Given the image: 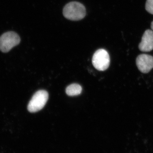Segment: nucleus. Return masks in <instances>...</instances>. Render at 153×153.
<instances>
[{
  "mask_svg": "<svg viewBox=\"0 0 153 153\" xmlns=\"http://www.w3.org/2000/svg\"><path fill=\"white\" fill-rule=\"evenodd\" d=\"M136 63L142 73H149L153 68V57L146 54H141L137 57Z\"/></svg>",
  "mask_w": 153,
  "mask_h": 153,
  "instance_id": "nucleus-5",
  "label": "nucleus"
},
{
  "mask_svg": "<svg viewBox=\"0 0 153 153\" xmlns=\"http://www.w3.org/2000/svg\"><path fill=\"white\" fill-rule=\"evenodd\" d=\"M82 91V87L80 85L74 83L66 88V94L69 96H75L80 94Z\"/></svg>",
  "mask_w": 153,
  "mask_h": 153,
  "instance_id": "nucleus-7",
  "label": "nucleus"
},
{
  "mask_svg": "<svg viewBox=\"0 0 153 153\" xmlns=\"http://www.w3.org/2000/svg\"><path fill=\"white\" fill-rule=\"evenodd\" d=\"M146 9L149 13L153 15V0H147Z\"/></svg>",
  "mask_w": 153,
  "mask_h": 153,
  "instance_id": "nucleus-8",
  "label": "nucleus"
},
{
  "mask_svg": "<svg viewBox=\"0 0 153 153\" xmlns=\"http://www.w3.org/2000/svg\"><path fill=\"white\" fill-rule=\"evenodd\" d=\"M63 15L66 19L71 21H79L83 19L86 15L85 7L78 2L68 3L63 10Z\"/></svg>",
  "mask_w": 153,
  "mask_h": 153,
  "instance_id": "nucleus-1",
  "label": "nucleus"
},
{
  "mask_svg": "<svg viewBox=\"0 0 153 153\" xmlns=\"http://www.w3.org/2000/svg\"><path fill=\"white\" fill-rule=\"evenodd\" d=\"M139 48L143 52H150L153 50V32L152 30H148L145 31Z\"/></svg>",
  "mask_w": 153,
  "mask_h": 153,
  "instance_id": "nucleus-6",
  "label": "nucleus"
},
{
  "mask_svg": "<svg viewBox=\"0 0 153 153\" xmlns=\"http://www.w3.org/2000/svg\"><path fill=\"white\" fill-rule=\"evenodd\" d=\"M92 62L94 66L99 71L106 70L110 64L108 52L104 49H98L94 54Z\"/></svg>",
  "mask_w": 153,
  "mask_h": 153,
  "instance_id": "nucleus-4",
  "label": "nucleus"
},
{
  "mask_svg": "<svg viewBox=\"0 0 153 153\" xmlns=\"http://www.w3.org/2000/svg\"><path fill=\"white\" fill-rule=\"evenodd\" d=\"M49 94L46 91L39 90L33 95L28 105V110L35 113L42 109L47 103Z\"/></svg>",
  "mask_w": 153,
  "mask_h": 153,
  "instance_id": "nucleus-2",
  "label": "nucleus"
},
{
  "mask_svg": "<svg viewBox=\"0 0 153 153\" xmlns=\"http://www.w3.org/2000/svg\"><path fill=\"white\" fill-rule=\"evenodd\" d=\"M20 36L13 31L4 33L0 37V50L4 53L9 52L12 48L19 45Z\"/></svg>",
  "mask_w": 153,
  "mask_h": 153,
  "instance_id": "nucleus-3",
  "label": "nucleus"
},
{
  "mask_svg": "<svg viewBox=\"0 0 153 153\" xmlns=\"http://www.w3.org/2000/svg\"><path fill=\"white\" fill-rule=\"evenodd\" d=\"M151 28H152V30H153V21L151 24Z\"/></svg>",
  "mask_w": 153,
  "mask_h": 153,
  "instance_id": "nucleus-9",
  "label": "nucleus"
}]
</instances>
